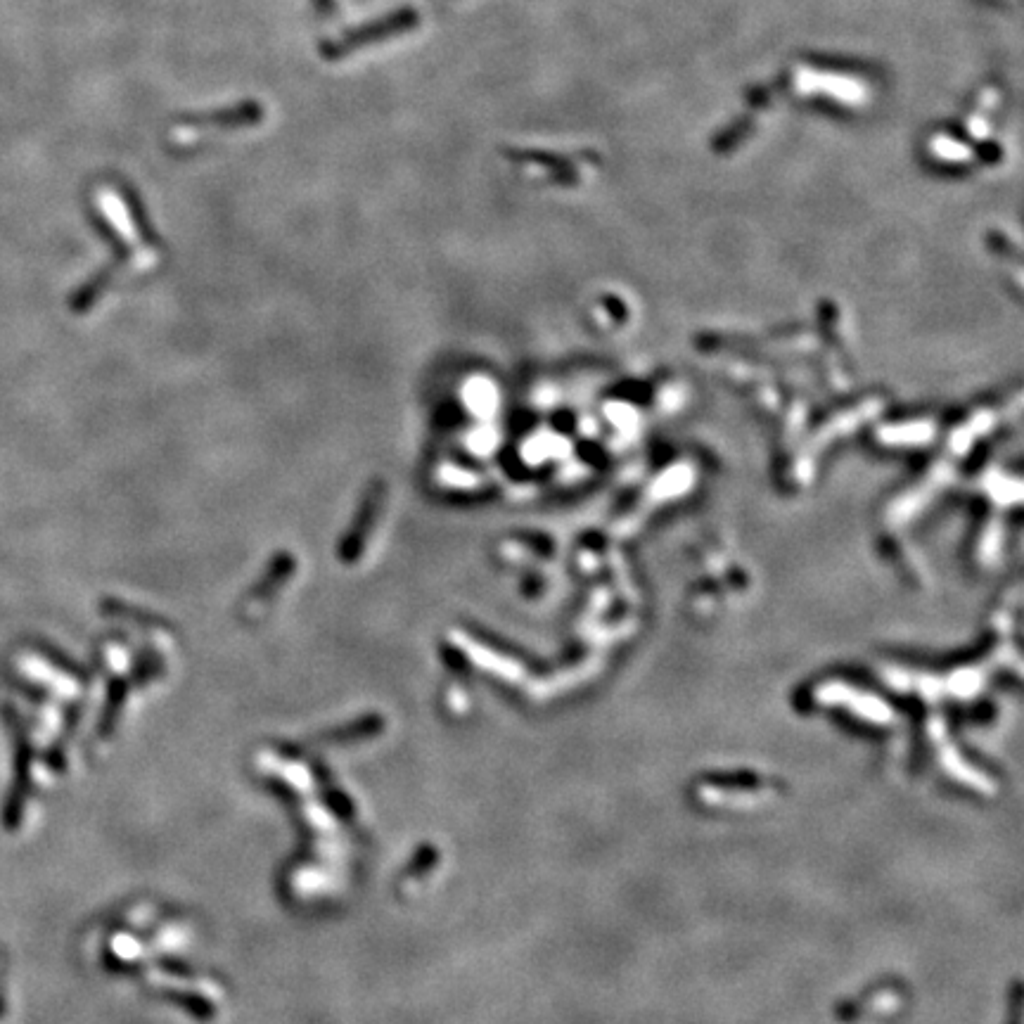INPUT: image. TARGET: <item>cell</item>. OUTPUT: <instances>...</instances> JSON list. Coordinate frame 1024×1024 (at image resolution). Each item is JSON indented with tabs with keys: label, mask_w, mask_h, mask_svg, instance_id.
Masks as SVG:
<instances>
[{
	"label": "cell",
	"mask_w": 1024,
	"mask_h": 1024,
	"mask_svg": "<svg viewBox=\"0 0 1024 1024\" xmlns=\"http://www.w3.org/2000/svg\"><path fill=\"white\" fill-rule=\"evenodd\" d=\"M420 24V15L413 8H401L394 10L392 15L375 19V22L363 24V27L349 29L347 34H342L337 41L325 43L320 46V53L325 55V60H342L356 50L375 46V43L387 41V38L406 34V31L415 29Z\"/></svg>",
	"instance_id": "obj_1"
},
{
	"label": "cell",
	"mask_w": 1024,
	"mask_h": 1024,
	"mask_svg": "<svg viewBox=\"0 0 1024 1024\" xmlns=\"http://www.w3.org/2000/svg\"><path fill=\"white\" fill-rule=\"evenodd\" d=\"M795 88H797V93H802V95L823 93V95H828V98L844 102V105H863L868 98V88L863 81L849 79V76H844V74L821 72V69H811V67L797 69Z\"/></svg>",
	"instance_id": "obj_2"
}]
</instances>
